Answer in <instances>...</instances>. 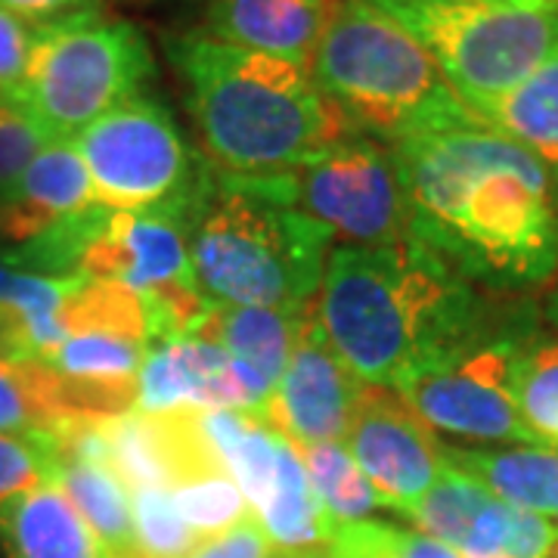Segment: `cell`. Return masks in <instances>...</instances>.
Listing matches in <instances>:
<instances>
[{
	"label": "cell",
	"mask_w": 558,
	"mask_h": 558,
	"mask_svg": "<svg viewBox=\"0 0 558 558\" xmlns=\"http://www.w3.org/2000/svg\"><path fill=\"white\" fill-rule=\"evenodd\" d=\"M53 484L78 509L81 519L87 521L94 537L100 539L106 558H137L131 494L112 469L57 459Z\"/></svg>",
	"instance_id": "22"
},
{
	"label": "cell",
	"mask_w": 558,
	"mask_h": 558,
	"mask_svg": "<svg viewBox=\"0 0 558 558\" xmlns=\"http://www.w3.org/2000/svg\"><path fill=\"white\" fill-rule=\"evenodd\" d=\"M407 519L459 558H553L558 543L553 519L502 502L453 465L440 472Z\"/></svg>",
	"instance_id": "13"
},
{
	"label": "cell",
	"mask_w": 558,
	"mask_h": 558,
	"mask_svg": "<svg viewBox=\"0 0 558 558\" xmlns=\"http://www.w3.org/2000/svg\"><path fill=\"white\" fill-rule=\"evenodd\" d=\"M295 450L332 531L341 524L369 521L373 512H379V494L360 472V465L344 444H311V447H295Z\"/></svg>",
	"instance_id": "24"
},
{
	"label": "cell",
	"mask_w": 558,
	"mask_h": 558,
	"mask_svg": "<svg viewBox=\"0 0 558 558\" xmlns=\"http://www.w3.org/2000/svg\"><path fill=\"white\" fill-rule=\"evenodd\" d=\"M329 553L348 558H459L450 546L422 531L373 519L336 527Z\"/></svg>",
	"instance_id": "27"
},
{
	"label": "cell",
	"mask_w": 558,
	"mask_h": 558,
	"mask_svg": "<svg viewBox=\"0 0 558 558\" xmlns=\"http://www.w3.org/2000/svg\"><path fill=\"white\" fill-rule=\"evenodd\" d=\"M519 339L475 336L395 385L428 428L465 440L534 444L515 403Z\"/></svg>",
	"instance_id": "11"
},
{
	"label": "cell",
	"mask_w": 558,
	"mask_h": 558,
	"mask_svg": "<svg viewBox=\"0 0 558 558\" xmlns=\"http://www.w3.org/2000/svg\"><path fill=\"white\" fill-rule=\"evenodd\" d=\"M190 264L211 304H314L332 252V233L282 202L220 178L186 220Z\"/></svg>",
	"instance_id": "5"
},
{
	"label": "cell",
	"mask_w": 558,
	"mask_h": 558,
	"mask_svg": "<svg viewBox=\"0 0 558 558\" xmlns=\"http://www.w3.org/2000/svg\"><path fill=\"white\" fill-rule=\"evenodd\" d=\"M279 558H289V556H279ZM326 558H329V556H326Z\"/></svg>",
	"instance_id": "44"
},
{
	"label": "cell",
	"mask_w": 558,
	"mask_h": 558,
	"mask_svg": "<svg viewBox=\"0 0 558 558\" xmlns=\"http://www.w3.org/2000/svg\"><path fill=\"white\" fill-rule=\"evenodd\" d=\"M307 311H311V304L301 311L215 304L193 336L223 348L230 357L260 381V388L267 395H274L277 381L282 379V373L292 360Z\"/></svg>",
	"instance_id": "18"
},
{
	"label": "cell",
	"mask_w": 558,
	"mask_h": 558,
	"mask_svg": "<svg viewBox=\"0 0 558 558\" xmlns=\"http://www.w3.org/2000/svg\"><path fill=\"white\" fill-rule=\"evenodd\" d=\"M329 558H348V556H339V553H329Z\"/></svg>",
	"instance_id": "41"
},
{
	"label": "cell",
	"mask_w": 558,
	"mask_h": 558,
	"mask_svg": "<svg viewBox=\"0 0 558 558\" xmlns=\"http://www.w3.org/2000/svg\"><path fill=\"white\" fill-rule=\"evenodd\" d=\"M484 124L558 168V53L484 116Z\"/></svg>",
	"instance_id": "23"
},
{
	"label": "cell",
	"mask_w": 558,
	"mask_h": 558,
	"mask_svg": "<svg viewBox=\"0 0 558 558\" xmlns=\"http://www.w3.org/2000/svg\"><path fill=\"white\" fill-rule=\"evenodd\" d=\"M0 7L38 28V25L69 20L78 13H94L100 10V0H0Z\"/></svg>",
	"instance_id": "34"
},
{
	"label": "cell",
	"mask_w": 558,
	"mask_h": 558,
	"mask_svg": "<svg viewBox=\"0 0 558 558\" xmlns=\"http://www.w3.org/2000/svg\"><path fill=\"white\" fill-rule=\"evenodd\" d=\"M153 78L156 60L137 25L94 10L35 28L28 72L10 106L50 140H72L121 102L143 97Z\"/></svg>",
	"instance_id": "6"
},
{
	"label": "cell",
	"mask_w": 558,
	"mask_h": 558,
	"mask_svg": "<svg viewBox=\"0 0 558 558\" xmlns=\"http://www.w3.org/2000/svg\"><path fill=\"white\" fill-rule=\"evenodd\" d=\"M165 53L186 87L202 156L220 178H286L351 134L304 65L205 32L168 35Z\"/></svg>",
	"instance_id": "3"
},
{
	"label": "cell",
	"mask_w": 558,
	"mask_h": 558,
	"mask_svg": "<svg viewBox=\"0 0 558 558\" xmlns=\"http://www.w3.org/2000/svg\"><path fill=\"white\" fill-rule=\"evenodd\" d=\"M553 558H558V543H556V553H553Z\"/></svg>",
	"instance_id": "43"
},
{
	"label": "cell",
	"mask_w": 558,
	"mask_h": 558,
	"mask_svg": "<svg viewBox=\"0 0 558 558\" xmlns=\"http://www.w3.org/2000/svg\"><path fill=\"white\" fill-rule=\"evenodd\" d=\"M553 524H556V534H558V512H556V519H553Z\"/></svg>",
	"instance_id": "42"
},
{
	"label": "cell",
	"mask_w": 558,
	"mask_h": 558,
	"mask_svg": "<svg viewBox=\"0 0 558 558\" xmlns=\"http://www.w3.org/2000/svg\"><path fill=\"white\" fill-rule=\"evenodd\" d=\"M236 183L299 208L326 227L336 245H395L413 236L410 202L391 149L357 131L336 140L286 178Z\"/></svg>",
	"instance_id": "9"
},
{
	"label": "cell",
	"mask_w": 558,
	"mask_h": 558,
	"mask_svg": "<svg viewBox=\"0 0 558 558\" xmlns=\"http://www.w3.org/2000/svg\"><path fill=\"white\" fill-rule=\"evenodd\" d=\"M78 274L131 289L146 307L153 344L193 336L215 307L193 277L186 223L171 215L109 211L84 245Z\"/></svg>",
	"instance_id": "10"
},
{
	"label": "cell",
	"mask_w": 558,
	"mask_h": 558,
	"mask_svg": "<svg viewBox=\"0 0 558 558\" xmlns=\"http://www.w3.org/2000/svg\"><path fill=\"white\" fill-rule=\"evenodd\" d=\"M531 3H549V7H558V0H531Z\"/></svg>",
	"instance_id": "39"
},
{
	"label": "cell",
	"mask_w": 558,
	"mask_h": 558,
	"mask_svg": "<svg viewBox=\"0 0 558 558\" xmlns=\"http://www.w3.org/2000/svg\"><path fill=\"white\" fill-rule=\"evenodd\" d=\"M260 381L211 341L186 336L149 344L137 373L140 413L174 410H248L267 403Z\"/></svg>",
	"instance_id": "15"
},
{
	"label": "cell",
	"mask_w": 558,
	"mask_h": 558,
	"mask_svg": "<svg viewBox=\"0 0 558 558\" xmlns=\"http://www.w3.org/2000/svg\"><path fill=\"white\" fill-rule=\"evenodd\" d=\"M553 180H556V199H558V168H553Z\"/></svg>",
	"instance_id": "40"
},
{
	"label": "cell",
	"mask_w": 558,
	"mask_h": 558,
	"mask_svg": "<svg viewBox=\"0 0 558 558\" xmlns=\"http://www.w3.org/2000/svg\"><path fill=\"white\" fill-rule=\"evenodd\" d=\"M381 10H391V7H418V3H438V0H369Z\"/></svg>",
	"instance_id": "37"
},
{
	"label": "cell",
	"mask_w": 558,
	"mask_h": 558,
	"mask_svg": "<svg viewBox=\"0 0 558 558\" xmlns=\"http://www.w3.org/2000/svg\"><path fill=\"white\" fill-rule=\"evenodd\" d=\"M344 447L373 484L385 509L410 515L447 469L444 444L395 388L363 385Z\"/></svg>",
	"instance_id": "12"
},
{
	"label": "cell",
	"mask_w": 558,
	"mask_h": 558,
	"mask_svg": "<svg viewBox=\"0 0 558 558\" xmlns=\"http://www.w3.org/2000/svg\"><path fill=\"white\" fill-rule=\"evenodd\" d=\"M363 381L341 363L311 304L292 360L258 416L295 447L344 444Z\"/></svg>",
	"instance_id": "14"
},
{
	"label": "cell",
	"mask_w": 558,
	"mask_h": 558,
	"mask_svg": "<svg viewBox=\"0 0 558 558\" xmlns=\"http://www.w3.org/2000/svg\"><path fill=\"white\" fill-rule=\"evenodd\" d=\"M32 236H38V227L25 218L20 208H13L10 202H0V240H10L20 245V242L32 240Z\"/></svg>",
	"instance_id": "35"
},
{
	"label": "cell",
	"mask_w": 558,
	"mask_h": 558,
	"mask_svg": "<svg viewBox=\"0 0 558 558\" xmlns=\"http://www.w3.org/2000/svg\"><path fill=\"white\" fill-rule=\"evenodd\" d=\"M35 44V25H28L0 7V102L16 100Z\"/></svg>",
	"instance_id": "32"
},
{
	"label": "cell",
	"mask_w": 558,
	"mask_h": 558,
	"mask_svg": "<svg viewBox=\"0 0 558 558\" xmlns=\"http://www.w3.org/2000/svg\"><path fill=\"white\" fill-rule=\"evenodd\" d=\"M546 319L553 323L558 329V286L553 289V295H549V301H546Z\"/></svg>",
	"instance_id": "38"
},
{
	"label": "cell",
	"mask_w": 558,
	"mask_h": 558,
	"mask_svg": "<svg viewBox=\"0 0 558 558\" xmlns=\"http://www.w3.org/2000/svg\"><path fill=\"white\" fill-rule=\"evenodd\" d=\"M53 428L50 416L32 391L25 363L0 360V435L40 438Z\"/></svg>",
	"instance_id": "30"
},
{
	"label": "cell",
	"mask_w": 558,
	"mask_h": 558,
	"mask_svg": "<svg viewBox=\"0 0 558 558\" xmlns=\"http://www.w3.org/2000/svg\"><path fill=\"white\" fill-rule=\"evenodd\" d=\"M413 236L469 282L531 289L558 270L553 168L499 131L457 128L388 146Z\"/></svg>",
	"instance_id": "1"
},
{
	"label": "cell",
	"mask_w": 558,
	"mask_h": 558,
	"mask_svg": "<svg viewBox=\"0 0 558 558\" xmlns=\"http://www.w3.org/2000/svg\"><path fill=\"white\" fill-rule=\"evenodd\" d=\"M314 311L341 363L381 388L484 332L472 282L416 236L332 245Z\"/></svg>",
	"instance_id": "2"
},
{
	"label": "cell",
	"mask_w": 558,
	"mask_h": 558,
	"mask_svg": "<svg viewBox=\"0 0 558 558\" xmlns=\"http://www.w3.org/2000/svg\"><path fill=\"white\" fill-rule=\"evenodd\" d=\"M53 481V450L47 438L0 435V502Z\"/></svg>",
	"instance_id": "29"
},
{
	"label": "cell",
	"mask_w": 558,
	"mask_h": 558,
	"mask_svg": "<svg viewBox=\"0 0 558 558\" xmlns=\"http://www.w3.org/2000/svg\"><path fill=\"white\" fill-rule=\"evenodd\" d=\"M416 35L481 121L558 53V7L531 0H438L388 10Z\"/></svg>",
	"instance_id": "7"
},
{
	"label": "cell",
	"mask_w": 558,
	"mask_h": 558,
	"mask_svg": "<svg viewBox=\"0 0 558 558\" xmlns=\"http://www.w3.org/2000/svg\"><path fill=\"white\" fill-rule=\"evenodd\" d=\"M0 537L10 558H106L100 539L53 481L0 502Z\"/></svg>",
	"instance_id": "19"
},
{
	"label": "cell",
	"mask_w": 558,
	"mask_h": 558,
	"mask_svg": "<svg viewBox=\"0 0 558 558\" xmlns=\"http://www.w3.org/2000/svg\"><path fill=\"white\" fill-rule=\"evenodd\" d=\"M50 137L25 112L0 102V202L7 199Z\"/></svg>",
	"instance_id": "31"
},
{
	"label": "cell",
	"mask_w": 558,
	"mask_h": 558,
	"mask_svg": "<svg viewBox=\"0 0 558 558\" xmlns=\"http://www.w3.org/2000/svg\"><path fill=\"white\" fill-rule=\"evenodd\" d=\"M444 462L462 475L478 481L494 497L534 512L543 519H556L558 512V450L543 444L524 447H453L444 444Z\"/></svg>",
	"instance_id": "20"
},
{
	"label": "cell",
	"mask_w": 558,
	"mask_h": 558,
	"mask_svg": "<svg viewBox=\"0 0 558 558\" xmlns=\"http://www.w3.org/2000/svg\"><path fill=\"white\" fill-rule=\"evenodd\" d=\"M174 494L183 521L199 534V539L215 537L220 531L240 524L245 515H252L248 502L230 475H208V478L190 481Z\"/></svg>",
	"instance_id": "28"
},
{
	"label": "cell",
	"mask_w": 558,
	"mask_h": 558,
	"mask_svg": "<svg viewBox=\"0 0 558 558\" xmlns=\"http://www.w3.org/2000/svg\"><path fill=\"white\" fill-rule=\"evenodd\" d=\"M277 549L264 534L255 515H245L240 524L220 531L215 537H205L186 558H274Z\"/></svg>",
	"instance_id": "33"
},
{
	"label": "cell",
	"mask_w": 558,
	"mask_h": 558,
	"mask_svg": "<svg viewBox=\"0 0 558 558\" xmlns=\"http://www.w3.org/2000/svg\"><path fill=\"white\" fill-rule=\"evenodd\" d=\"M137 558H186L202 539L183 521L171 490L146 487L131 494Z\"/></svg>",
	"instance_id": "26"
},
{
	"label": "cell",
	"mask_w": 558,
	"mask_h": 558,
	"mask_svg": "<svg viewBox=\"0 0 558 558\" xmlns=\"http://www.w3.org/2000/svg\"><path fill=\"white\" fill-rule=\"evenodd\" d=\"M109 469L128 494L159 487L178 490L190 481L227 475L199 428V410L124 413L106 418Z\"/></svg>",
	"instance_id": "16"
},
{
	"label": "cell",
	"mask_w": 558,
	"mask_h": 558,
	"mask_svg": "<svg viewBox=\"0 0 558 558\" xmlns=\"http://www.w3.org/2000/svg\"><path fill=\"white\" fill-rule=\"evenodd\" d=\"M3 202L20 208L38 227V233L53 220L100 205L75 140H50Z\"/></svg>",
	"instance_id": "21"
},
{
	"label": "cell",
	"mask_w": 558,
	"mask_h": 558,
	"mask_svg": "<svg viewBox=\"0 0 558 558\" xmlns=\"http://www.w3.org/2000/svg\"><path fill=\"white\" fill-rule=\"evenodd\" d=\"M515 403L531 440L558 450V339L519 344Z\"/></svg>",
	"instance_id": "25"
},
{
	"label": "cell",
	"mask_w": 558,
	"mask_h": 558,
	"mask_svg": "<svg viewBox=\"0 0 558 558\" xmlns=\"http://www.w3.org/2000/svg\"><path fill=\"white\" fill-rule=\"evenodd\" d=\"M311 78L351 131L388 146L484 124L459 100L428 47L369 0H332Z\"/></svg>",
	"instance_id": "4"
},
{
	"label": "cell",
	"mask_w": 558,
	"mask_h": 558,
	"mask_svg": "<svg viewBox=\"0 0 558 558\" xmlns=\"http://www.w3.org/2000/svg\"><path fill=\"white\" fill-rule=\"evenodd\" d=\"M332 0H208L211 38L311 69Z\"/></svg>",
	"instance_id": "17"
},
{
	"label": "cell",
	"mask_w": 558,
	"mask_h": 558,
	"mask_svg": "<svg viewBox=\"0 0 558 558\" xmlns=\"http://www.w3.org/2000/svg\"><path fill=\"white\" fill-rule=\"evenodd\" d=\"M97 202L109 211L190 220L215 186V168L180 134L174 116L153 97L119 109L75 134Z\"/></svg>",
	"instance_id": "8"
},
{
	"label": "cell",
	"mask_w": 558,
	"mask_h": 558,
	"mask_svg": "<svg viewBox=\"0 0 558 558\" xmlns=\"http://www.w3.org/2000/svg\"><path fill=\"white\" fill-rule=\"evenodd\" d=\"M20 274L16 267H10L3 255H0V301H10L13 299V289H16V282H20Z\"/></svg>",
	"instance_id": "36"
}]
</instances>
